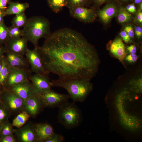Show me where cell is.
Listing matches in <instances>:
<instances>
[{
	"label": "cell",
	"mask_w": 142,
	"mask_h": 142,
	"mask_svg": "<svg viewBox=\"0 0 142 142\" xmlns=\"http://www.w3.org/2000/svg\"><path fill=\"white\" fill-rule=\"evenodd\" d=\"M38 49L48 74L90 80L97 72L99 60L95 48L81 34L70 28L51 33Z\"/></svg>",
	"instance_id": "obj_1"
},
{
	"label": "cell",
	"mask_w": 142,
	"mask_h": 142,
	"mask_svg": "<svg viewBox=\"0 0 142 142\" xmlns=\"http://www.w3.org/2000/svg\"><path fill=\"white\" fill-rule=\"evenodd\" d=\"M52 87H61L65 89L69 98L74 102L85 100L93 88L88 79L59 78L57 80H52Z\"/></svg>",
	"instance_id": "obj_2"
},
{
	"label": "cell",
	"mask_w": 142,
	"mask_h": 142,
	"mask_svg": "<svg viewBox=\"0 0 142 142\" xmlns=\"http://www.w3.org/2000/svg\"><path fill=\"white\" fill-rule=\"evenodd\" d=\"M50 24L49 20L43 16L32 17L28 19L23 27V37L31 42L35 48L38 49L39 40L42 38L46 39L52 33Z\"/></svg>",
	"instance_id": "obj_3"
},
{
	"label": "cell",
	"mask_w": 142,
	"mask_h": 142,
	"mask_svg": "<svg viewBox=\"0 0 142 142\" xmlns=\"http://www.w3.org/2000/svg\"><path fill=\"white\" fill-rule=\"evenodd\" d=\"M59 108L58 120L65 128L70 129L79 125L81 120V113L74 103L67 102Z\"/></svg>",
	"instance_id": "obj_4"
},
{
	"label": "cell",
	"mask_w": 142,
	"mask_h": 142,
	"mask_svg": "<svg viewBox=\"0 0 142 142\" xmlns=\"http://www.w3.org/2000/svg\"><path fill=\"white\" fill-rule=\"evenodd\" d=\"M1 98L3 104L11 113L23 111L25 100L9 90L2 89Z\"/></svg>",
	"instance_id": "obj_5"
},
{
	"label": "cell",
	"mask_w": 142,
	"mask_h": 142,
	"mask_svg": "<svg viewBox=\"0 0 142 142\" xmlns=\"http://www.w3.org/2000/svg\"><path fill=\"white\" fill-rule=\"evenodd\" d=\"M37 95L44 107L59 108L67 102L69 98L68 95L59 93L51 89L44 93Z\"/></svg>",
	"instance_id": "obj_6"
},
{
	"label": "cell",
	"mask_w": 142,
	"mask_h": 142,
	"mask_svg": "<svg viewBox=\"0 0 142 142\" xmlns=\"http://www.w3.org/2000/svg\"><path fill=\"white\" fill-rule=\"evenodd\" d=\"M31 72V70L29 68H19L10 67L4 89H8L14 85L29 80Z\"/></svg>",
	"instance_id": "obj_7"
},
{
	"label": "cell",
	"mask_w": 142,
	"mask_h": 142,
	"mask_svg": "<svg viewBox=\"0 0 142 142\" xmlns=\"http://www.w3.org/2000/svg\"><path fill=\"white\" fill-rule=\"evenodd\" d=\"M25 55L31 68L32 72L35 74L48 75L43 65L38 49L35 48L33 50L27 49Z\"/></svg>",
	"instance_id": "obj_8"
},
{
	"label": "cell",
	"mask_w": 142,
	"mask_h": 142,
	"mask_svg": "<svg viewBox=\"0 0 142 142\" xmlns=\"http://www.w3.org/2000/svg\"><path fill=\"white\" fill-rule=\"evenodd\" d=\"M69 9L72 17L84 23L93 22L97 17L96 9L93 7L87 8L85 7L79 6Z\"/></svg>",
	"instance_id": "obj_9"
},
{
	"label": "cell",
	"mask_w": 142,
	"mask_h": 142,
	"mask_svg": "<svg viewBox=\"0 0 142 142\" xmlns=\"http://www.w3.org/2000/svg\"><path fill=\"white\" fill-rule=\"evenodd\" d=\"M29 80L33 86L35 94H39L46 92L51 89L52 82L48 75L35 74L31 75Z\"/></svg>",
	"instance_id": "obj_10"
},
{
	"label": "cell",
	"mask_w": 142,
	"mask_h": 142,
	"mask_svg": "<svg viewBox=\"0 0 142 142\" xmlns=\"http://www.w3.org/2000/svg\"><path fill=\"white\" fill-rule=\"evenodd\" d=\"M27 40L24 37L10 38L4 47L7 52L25 55L27 47Z\"/></svg>",
	"instance_id": "obj_11"
},
{
	"label": "cell",
	"mask_w": 142,
	"mask_h": 142,
	"mask_svg": "<svg viewBox=\"0 0 142 142\" xmlns=\"http://www.w3.org/2000/svg\"><path fill=\"white\" fill-rule=\"evenodd\" d=\"M8 89L14 93L24 100L31 97L35 94L33 85L29 80L14 85Z\"/></svg>",
	"instance_id": "obj_12"
},
{
	"label": "cell",
	"mask_w": 142,
	"mask_h": 142,
	"mask_svg": "<svg viewBox=\"0 0 142 142\" xmlns=\"http://www.w3.org/2000/svg\"><path fill=\"white\" fill-rule=\"evenodd\" d=\"M120 5L116 1L111 2L99 9L97 14L103 23H108L117 14Z\"/></svg>",
	"instance_id": "obj_13"
},
{
	"label": "cell",
	"mask_w": 142,
	"mask_h": 142,
	"mask_svg": "<svg viewBox=\"0 0 142 142\" xmlns=\"http://www.w3.org/2000/svg\"><path fill=\"white\" fill-rule=\"evenodd\" d=\"M44 107L38 95L35 94L25 100L22 111L26 112L30 116L34 117L42 111Z\"/></svg>",
	"instance_id": "obj_14"
},
{
	"label": "cell",
	"mask_w": 142,
	"mask_h": 142,
	"mask_svg": "<svg viewBox=\"0 0 142 142\" xmlns=\"http://www.w3.org/2000/svg\"><path fill=\"white\" fill-rule=\"evenodd\" d=\"M15 133L18 140L22 142H37L34 126L26 125L15 130Z\"/></svg>",
	"instance_id": "obj_15"
},
{
	"label": "cell",
	"mask_w": 142,
	"mask_h": 142,
	"mask_svg": "<svg viewBox=\"0 0 142 142\" xmlns=\"http://www.w3.org/2000/svg\"><path fill=\"white\" fill-rule=\"evenodd\" d=\"M34 127L37 142H45L54 133L52 126L48 123H38Z\"/></svg>",
	"instance_id": "obj_16"
},
{
	"label": "cell",
	"mask_w": 142,
	"mask_h": 142,
	"mask_svg": "<svg viewBox=\"0 0 142 142\" xmlns=\"http://www.w3.org/2000/svg\"><path fill=\"white\" fill-rule=\"evenodd\" d=\"M5 54L6 60L10 67L19 68H28L30 67L24 56L8 52H6Z\"/></svg>",
	"instance_id": "obj_17"
},
{
	"label": "cell",
	"mask_w": 142,
	"mask_h": 142,
	"mask_svg": "<svg viewBox=\"0 0 142 142\" xmlns=\"http://www.w3.org/2000/svg\"><path fill=\"white\" fill-rule=\"evenodd\" d=\"M110 50L114 56L123 63L126 53L124 44L120 38H117L113 41L110 46Z\"/></svg>",
	"instance_id": "obj_18"
},
{
	"label": "cell",
	"mask_w": 142,
	"mask_h": 142,
	"mask_svg": "<svg viewBox=\"0 0 142 142\" xmlns=\"http://www.w3.org/2000/svg\"><path fill=\"white\" fill-rule=\"evenodd\" d=\"M9 5L4 11L5 16L16 15L25 11L29 7V4L27 3H21L18 2L11 1Z\"/></svg>",
	"instance_id": "obj_19"
},
{
	"label": "cell",
	"mask_w": 142,
	"mask_h": 142,
	"mask_svg": "<svg viewBox=\"0 0 142 142\" xmlns=\"http://www.w3.org/2000/svg\"><path fill=\"white\" fill-rule=\"evenodd\" d=\"M2 67L0 75V88L4 89L9 73L10 67L4 55L2 58Z\"/></svg>",
	"instance_id": "obj_20"
},
{
	"label": "cell",
	"mask_w": 142,
	"mask_h": 142,
	"mask_svg": "<svg viewBox=\"0 0 142 142\" xmlns=\"http://www.w3.org/2000/svg\"><path fill=\"white\" fill-rule=\"evenodd\" d=\"M52 10L56 13H59L66 6L67 0H46Z\"/></svg>",
	"instance_id": "obj_21"
},
{
	"label": "cell",
	"mask_w": 142,
	"mask_h": 142,
	"mask_svg": "<svg viewBox=\"0 0 142 142\" xmlns=\"http://www.w3.org/2000/svg\"><path fill=\"white\" fill-rule=\"evenodd\" d=\"M26 111H22L13 119L12 125L13 126L19 128L22 127L30 117Z\"/></svg>",
	"instance_id": "obj_22"
},
{
	"label": "cell",
	"mask_w": 142,
	"mask_h": 142,
	"mask_svg": "<svg viewBox=\"0 0 142 142\" xmlns=\"http://www.w3.org/2000/svg\"><path fill=\"white\" fill-rule=\"evenodd\" d=\"M117 13V20L120 23L127 22L130 21L132 19L131 14L121 5H120Z\"/></svg>",
	"instance_id": "obj_23"
},
{
	"label": "cell",
	"mask_w": 142,
	"mask_h": 142,
	"mask_svg": "<svg viewBox=\"0 0 142 142\" xmlns=\"http://www.w3.org/2000/svg\"><path fill=\"white\" fill-rule=\"evenodd\" d=\"M28 21L24 12L16 15L11 21L12 25L20 28L24 27Z\"/></svg>",
	"instance_id": "obj_24"
},
{
	"label": "cell",
	"mask_w": 142,
	"mask_h": 142,
	"mask_svg": "<svg viewBox=\"0 0 142 142\" xmlns=\"http://www.w3.org/2000/svg\"><path fill=\"white\" fill-rule=\"evenodd\" d=\"M10 38L8 27L3 22L0 23V45H4Z\"/></svg>",
	"instance_id": "obj_25"
},
{
	"label": "cell",
	"mask_w": 142,
	"mask_h": 142,
	"mask_svg": "<svg viewBox=\"0 0 142 142\" xmlns=\"http://www.w3.org/2000/svg\"><path fill=\"white\" fill-rule=\"evenodd\" d=\"M13 126L7 120L2 125L0 133V138L5 136L13 134L15 129H13Z\"/></svg>",
	"instance_id": "obj_26"
},
{
	"label": "cell",
	"mask_w": 142,
	"mask_h": 142,
	"mask_svg": "<svg viewBox=\"0 0 142 142\" xmlns=\"http://www.w3.org/2000/svg\"><path fill=\"white\" fill-rule=\"evenodd\" d=\"M91 4L90 0H67L66 7L69 9L79 6L87 7Z\"/></svg>",
	"instance_id": "obj_27"
},
{
	"label": "cell",
	"mask_w": 142,
	"mask_h": 142,
	"mask_svg": "<svg viewBox=\"0 0 142 142\" xmlns=\"http://www.w3.org/2000/svg\"><path fill=\"white\" fill-rule=\"evenodd\" d=\"M13 25L8 27L10 38H17L23 36V30Z\"/></svg>",
	"instance_id": "obj_28"
},
{
	"label": "cell",
	"mask_w": 142,
	"mask_h": 142,
	"mask_svg": "<svg viewBox=\"0 0 142 142\" xmlns=\"http://www.w3.org/2000/svg\"><path fill=\"white\" fill-rule=\"evenodd\" d=\"M11 114L3 103L0 104V123L3 124L8 120Z\"/></svg>",
	"instance_id": "obj_29"
},
{
	"label": "cell",
	"mask_w": 142,
	"mask_h": 142,
	"mask_svg": "<svg viewBox=\"0 0 142 142\" xmlns=\"http://www.w3.org/2000/svg\"><path fill=\"white\" fill-rule=\"evenodd\" d=\"M64 140V138L62 135L54 132L45 142H62Z\"/></svg>",
	"instance_id": "obj_30"
},
{
	"label": "cell",
	"mask_w": 142,
	"mask_h": 142,
	"mask_svg": "<svg viewBox=\"0 0 142 142\" xmlns=\"http://www.w3.org/2000/svg\"><path fill=\"white\" fill-rule=\"evenodd\" d=\"M91 4H92V7L95 9L99 8L102 5L105 3H107L115 0H90Z\"/></svg>",
	"instance_id": "obj_31"
},
{
	"label": "cell",
	"mask_w": 142,
	"mask_h": 142,
	"mask_svg": "<svg viewBox=\"0 0 142 142\" xmlns=\"http://www.w3.org/2000/svg\"><path fill=\"white\" fill-rule=\"evenodd\" d=\"M16 139L13 134L0 138V142H15Z\"/></svg>",
	"instance_id": "obj_32"
},
{
	"label": "cell",
	"mask_w": 142,
	"mask_h": 142,
	"mask_svg": "<svg viewBox=\"0 0 142 142\" xmlns=\"http://www.w3.org/2000/svg\"><path fill=\"white\" fill-rule=\"evenodd\" d=\"M125 8L126 10L129 13H134L136 10L135 5L132 2L128 4Z\"/></svg>",
	"instance_id": "obj_33"
},
{
	"label": "cell",
	"mask_w": 142,
	"mask_h": 142,
	"mask_svg": "<svg viewBox=\"0 0 142 142\" xmlns=\"http://www.w3.org/2000/svg\"><path fill=\"white\" fill-rule=\"evenodd\" d=\"M125 60L129 63L134 62L137 60L138 56L135 54H131L126 56Z\"/></svg>",
	"instance_id": "obj_34"
},
{
	"label": "cell",
	"mask_w": 142,
	"mask_h": 142,
	"mask_svg": "<svg viewBox=\"0 0 142 142\" xmlns=\"http://www.w3.org/2000/svg\"><path fill=\"white\" fill-rule=\"evenodd\" d=\"M120 35L123 40L125 43H128L131 41L130 38L124 30L120 32Z\"/></svg>",
	"instance_id": "obj_35"
},
{
	"label": "cell",
	"mask_w": 142,
	"mask_h": 142,
	"mask_svg": "<svg viewBox=\"0 0 142 142\" xmlns=\"http://www.w3.org/2000/svg\"><path fill=\"white\" fill-rule=\"evenodd\" d=\"M124 30L130 38L134 37V30L133 28L131 26H126L125 27Z\"/></svg>",
	"instance_id": "obj_36"
},
{
	"label": "cell",
	"mask_w": 142,
	"mask_h": 142,
	"mask_svg": "<svg viewBox=\"0 0 142 142\" xmlns=\"http://www.w3.org/2000/svg\"><path fill=\"white\" fill-rule=\"evenodd\" d=\"M11 1L10 0H0V9L5 10L7 8V5Z\"/></svg>",
	"instance_id": "obj_37"
},
{
	"label": "cell",
	"mask_w": 142,
	"mask_h": 142,
	"mask_svg": "<svg viewBox=\"0 0 142 142\" xmlns=\"http://www.w3.org/2000/svg\"><path fill=\"white\" fill-rule=\"evenodd\" d=\"M127 50L131 54H135L136 52V47L133 45L128 46L126 47Z\"/></svg>",
	"instance_id": "obj_38"
},
{
	"label": "cell",
	"mask_w": 142,
	"mask_h": 142,
	"mask_svg": "<svg viewBox=\"0 0 142 142\" xmlns=\"http://www.w3.org/2000/svg\"><path fill=\"white\" fill-rule=\"evenodd\" d=\"M135 33L138 38L141 37L142 35V28L139 26H136L135 28Z\"/></svg>",
	"instance_id": "obj_39"
},
{
	"label": "cell",
	"mask_w": 142,
	"mask_h": 142,
	"mask_svg": "<svg viewBox=\"0 0 142 142\" xmlns=\"http://www.w3.org/2000/svg\"><path fill=\"white\" fill-rule=\"evenodd\" d=\"M6 52L4 46L0 45V59L2 58Z\"/></svg>",
	"instance_id": "obj_40"
},
{
	"label": "cell",
	"mask_w": 142,
	"mask_h": 142,
	"mask_svg": "<svg viewBox=\"0 0 142 142\" xmlns=\"http://www.w3.org/2000/svg\"><path fill=\"white\" fill-rule=\"evenodd\" d=\"M121 5L126 4L132 2L133 0H115Z\"/></svg>",
	"instance_id": "obj_41"
},
{
	"label": "cell",
	"mask_w": 142,
	"mask_h": 142,
	"mask_svg": "<svg viewBox=\"0 0 142 142\" xmlns=\"http://www.w3.org/2000/svg\"><path fill=\"white\" fill-rule=\"evenodd\" d=\"M138 11L139 12L137 14V19L138 22L141 24L142 23V12L141 10H139Z\"/></svg>",
	"instance_id": "obj_42"
},
{
	"label": "cell",
	"mask_w": 142,
	"mask_h": 142,
	"mask_svg": "<svg viewBox=\"0 0 142 142\" xmlns=\"http://www.w3.org/2000/svg\"><path fill=\"white\" fill-rule=\"evenodd\" d=\"M4 11L0 9V23L4 22L3 18L5 16Z\"/></svg>",
	"instance_id": "obj_43"
},
{
	"label": "cell",
	"mask_w": 142,
	"mask_h": 142,
	"mask_svg": "<svg viewBox=\"0 0 142 142\" xmlns=\"http://www.w3.org/2000/svg\"><path fill=\"white\" fill-rule=\"evenodd\" d=\"M142 2V0H133L132 2L135 5H138Z\"/></svg>",
	"instance_id": "obj_44"
},
{
	"label": "cell",
	"mask_w": 142,
	"mask_h": 142,
	"mask_svg": "<svg viewBox=\"0 0 142 142\" xmlns=\"http://www.w3.org/2000/svg\"><path fill=\"white\" fill-rule=\"evenodd\" d=\"M2 58L0 59V75L2 67Z\"/></svg>",
	"instance_id": "obj_45"
},
{
	"label": "cell",
	"mask_w": 142,
	"mask_h": 142,
	"mask_svg": "<svg viewBox=\"0 0 142 142\" xmlns=\"http://www.w3.org/2000/svg\"><path fill=\"white\" fill-rule=\"evenodd\" d=\"M2 92V89L0 88V104H2L1 98V94Z\"/></svg>",
	"instance_id": "obj_46"
},
{
	"label": "cell",
	"mask_w": 142,
	"mask_h": 142,
	"mask_svg": "<svg viewBox=\"0 0 142 142\" xmlns=\"http://www.w3.org/2000/svg\"><path fill=\"white\" fill-rule=\"evenodd\" d=\"M3 124L0 123V133Z\"/></svg>",
	"instance_id": "obj_47"
},
{
	"label": "cell",
	"mask_w": 142,
	"mask_h": 142,
	"mask_svg": "<svg viewBox=\"0 0 142 142\" xmlns=\"http://www.w3.org/2000/svg\"></svg>",
	"instance_id": "obj_48"
}]
</instances>
